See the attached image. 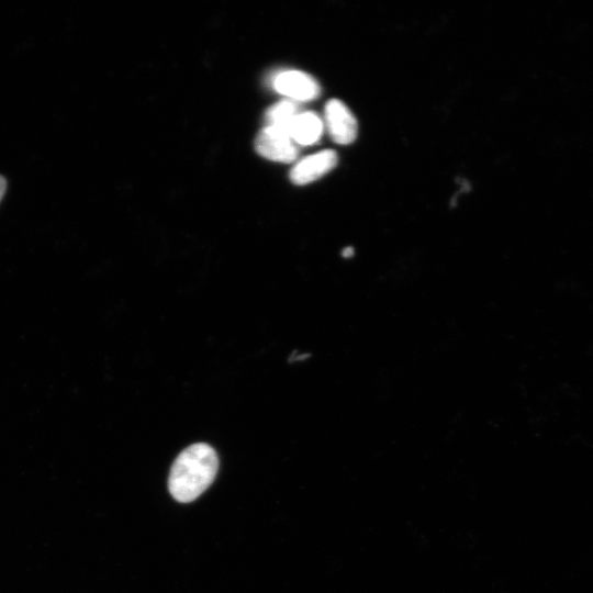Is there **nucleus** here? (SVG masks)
I'll return each instance as SVG.
<instances>
[{
	"label": "nucleus",
	"instance_id": "nucleus-1",
	"mask_svg": "<svg viewBox=\"0 0 593 593\" xmlns=\"http://www.w3.org/2000/svg\"><path fill=\"white\" fill-rule=\"evenodd\" d=\"M217 468V455L210 445H190L178 455L171 466L168 478L171 495L182 503L195 500L213 482Z\"/></svg>",
	"mask_w": 593,
	"mask_h": 593
},
{
	"label": "nucleus",
	"instance_id": "nucleus-2",
	"mask_svg": "<svg viewBox=\"0 0 593 593\" xmlns=\"http://www.w3.org/2000/svg\"><path fill=\"white\" fill-rule=\"evenodd\" d=\"M255 147L259 155L275 161L290 163L298 157V147L290 134L277 126L262 128L256 137Z\"/></svg>",
	"mask_w": 593,
	"mask_h": 593
},
{
	"label": "nucleus",
	"instance_id": "nucleus-3",
	"mask_svg": "<svg viewBox=\"0 0 593 593\" xmlns=\"http://www.w3.org/2000/svg\"><path fill=\"white\" fill-rule=\"evenodd\" d=\"M324 114L327 131L334 142L348 145L356 139L357 120L344 102L338 99L329 100Z\"/></svg>",
	"mask_w": 593,
	"mask_h": 593
},
{
	"label": "nucleus",
	"instance_id": "nucleus-4",
	"mask_svg": "<svg viewBox=\"0 0 593 593\" xmlns=\"http://www.w3.org/2000/svg\"><path fill=\"white\" fill-rule=\"evenodd\" d=\"M273 88L292 101H310L321 91L317 81L299 70H286L273 78Z\"/></svg>",
	"mask_w": 593,
	"mask_h": 593
},
{
	"label": "nucleus",
	"instance_id": "nucleus-5",
	"mask_svg": "<svg viewBox=\"0 0 593 593\" xmlns=\"http://www.w3.org/2000/svg\"><path fill=\"white\" fill-rule=\"evenodd\" d=\"M336 164L334 150H321L298 161L290 172V179L295 184H306L329 172Z\"/></svg>",
	"mask_w": 593,
	"mask_h": 593
},
{
	"label": "nucleus",
	"instance_id": "nucleus-6",
	"mask_svg": "<svg viewBox=\"0 0 593 593\" xmlns=\"http://www.w3.org/2000/svg\"><path fill=\"white\" fill-rule=\"evenodd\" d=\"M323 133V122L314 112H299L289 126V134L299 145H312Z\"/></svg>",
	"mask_w": 593,
	"mask_h": 593
},
{
	"label": "nucleus",
	"instance_id": "nucleus-7",
	"mask_svg": "<svg viewBox=\"0 0 593 593\" xmlns=\"http://www.w3.org/2000/svg\"><path fill=\"white\" fill-rule=\"evenodd\" d=\"M298 113L299 109L294 101L282 100L268 109L266 120L268 125L283 128L289 133V126Z\"/></svg>",
	"mask_w": 593,
	"mask_h": 593
},
{
	"label": "nucleus",
	"instance_id": "nucleus-8",
	"mask_svg": "<svg viewBox=\"0 0 593 593\" xmlns=\"http://www.w3.org/2000/svg\"><path fill=\"white\" fill-rule=\"evenodd\" d=\"M5 189H7V180L0 176V201L5 192Z\"/></svg>",
	"mask_w": 593,
	"mask_h": 593
}]
</instances>
